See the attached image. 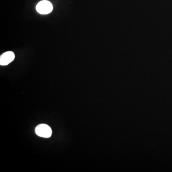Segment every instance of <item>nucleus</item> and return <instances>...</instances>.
<instances>
[{"instance_id":"nucleus-1","label":"nucleus","mask_w":172,"mask_h":172,"mask_svg":"<svg viewBox=\"0 0 172 172\" xmlns=\"http://www.w3.org/2000/svg\"><path fill=\"white\" fill-rule=\"evenodd\" d=\"M35 132L39 137L46 138L50 137L52 134V130L50 127L45 124L38 125L36 128Z\"/></svg>"},{"instance_id":"nucleus-2","label":"nucleus","mask_w":172,"mask_h":172,"mask_svg":"<svg viewBox=\"0 0 172 172\" xmlns=\"http://www.w3.org/2000/svg\"><path fill=\"white\" fill-rule=\"evenodd\" d=\"M36 9L39 14H47L52 11L53 5L48 1L43 0L38 3L36 6Z\"/></svg>"},{"instance_id":"nucleus-3","label":"nucleus","mask_w":172,"mask_h":172,"mask_svg":"<svg viewBox=\"0 0 172 172\" xmlns=\"http://www.w3.org/2000/svg\"><path fill=\"white\" fill-rule=\"evenodd\" d=\"M15 55L12 51H8L2 54L0 57V65L1 66H6L14 60Z\"/></svg>"}]
</instances>
